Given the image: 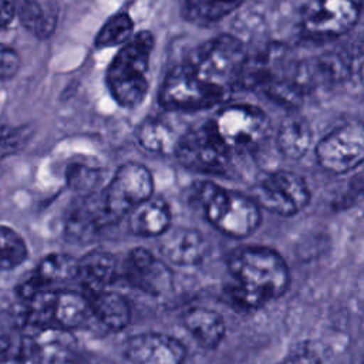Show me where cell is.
<instances>
[{"mask_svg": "<svg viewBox=\"0 0 364 364\" xmlns=\"http://www.w3.org/2000/svg\"><path fill=\"white\" fill-rule=\"evenodd\" d=\"M277 148L289 159L303 158L313 141L311 128L303 118H286L277 131Z\"/></svg>", "mask_w": 364, "mask_h": 364, "instance_id": "obj_23", "label": "cell"}, {"mask_svg": "<svg viewBox=\"0 0 364 364\" xmlns=\"http://www.w3.org/2000/svg\"><path fill=\"white\" fill-rule=\"evenodd\" d=\"M279 364H320V361L313 353L307 350H301V351L291 353Z\"/></svg>", "mask_w": 364, "mask_h": 364, "instance_id": "obj_32", "label": "cell"}, {"mask_svg": "<svg viewBox=\"0 0 364 364\" xmlns=\"http://www.w3.org/2000/svg\"><path fill=\"white\" fill-rule=\"evenodd\" d=\"M107 225H111V222L104 209L101 195H87L70 206L64 230L74 240H87Z\"/></svg>", "mask_w": 364, "mask_h": 364, "instance_id": "obj_18", "label": "cell"}, {"mask_svg": "<svg viewBox=\"0 0 364 364\" xmlns=\"http://www.w3.org/2000/svg\"><path fill=\"white\" fill-rule=\"evenodd\" d=\"M291 63L283 44L273 43L257 50L255 54L247 53L235 87L242 90H262L266 94L272 87L286 78Z\"/></svg>", "mask_w": 364, "mask_h": 364, "instance_id": "obj_13", "label": "cell"}, {"mask_svg": "<svg viewBox=\"0 0 364 364\" xmlns=\"http://www.w3.org/2000/svg\"><path fill=\"white\" fill-rule=\"evenodd\" d=\"M228 90L202 78L188 63L172 68L159 90V104L169 111H199L223 101Z\"/></svg>", "mask_w": 364, "mask_h": 364, "instance_id": "obj_5", "label": "cell"}, {"mask_svg": "<svg viewBox=\"0 0 364 364\" xmlns=\"http://www.w3.org/2000/svg\"><path fill=\"white\" fill-rule=\"evenodd\" d=\"M119 276V264L114 255L94 250L78 260L77 280L85 290V296L105 290Z\"/></svg>", "mask_w": 364, "mask_h": 364, "instance_id": "obj_19", "label": "cell"}, {"mask_svg": "<svg viewBox=\"0 0 364 364\" xmlns=\"http://www.w3.org/2000/svg\"><path fill=\"white\" fill-rule=\"evenodd\" d=\"M28 127L0 125V161L16 155L28 141Z\"/></svg>", "mask_w": 364, "mask_h": 364, "instance_id": "obj_30", "label": "cell"}, {"mask_svg": "<svg viewBox=\"0 0 364 364\" xmlns=\"http://www.w3.org/2000/svg\"><path fill=\"white\" fill-rule=\"evenodd\" d=\"M209 122L232 154L256 149L270 131L267 115L260 108L247 104L228 105Z\"/></svg>", "mask_w": 364, "mask_h": 364, "instance_id": "obj_7", "label": "cell"}, {"mask_svg": "<svg viewBox=\"0 0 364 364\" xmlns=\"http://www.w3.org/2000/svg\"><path fill=\"white\" fill-rule=\"evenodd\" d=\"M173 152L185 168L206 175H228L232 166V152L206 122L189 129L176 139Z\"/></svg>", "mask_w": 364, "mask_h": 364, "instance_id": "obj_8", "label": "cell"}, {"mask_svg": "<svg viewBox=\"0 0 364 364\" xmlns=\"http://www.w3.org/2000/svg\"><path fill=\"white\" fill-rule=\"evenodd\" d=\"M245 0H182V13L196 24L219 21L235 11Z\"/></svg>", "mask_w": 364, "mask_h": 364, "instance_id": "obj_25", "label": "cell"}, {"mask_svg": "<svg viewBox=\"0 0 364 364\" xmlns=\"http://www.w3.org/2000/svg\"><path fill=\"white\" fill-rule=\"evenodd\" d=\"M363 0H309L301 10V28L316 40L336 38L358 21Z\"/></svg>", "mask_w": 364, "mask_h": 364, "instance_id": "obj_10", "label": "cell"}, {"mask_svg": "<svg viewBox=\"0 0 364 364\" xmlns=\"http://www.w3.org/2000/svg\"><path fill=\"white\" fill-rule=\"evenodd\" d=\"M21 67V60L18 53L0 43V81L11 80Z\"/></svg>", "mask_w": 364, "mask_h": 364, "instance_id": "obj_31", "label": "cell"}, {"mask_svg": "<svg viewBox=\"0 0 364 364\" xmlns=\"http://www.w3.org/2000/svg\"><path fill=\"white\" fill-rule=\"evenodd\" d=\"M121 274L129 284L149 294H161L171 287L169 269L144 247L129 250L124 266L119 267Z\"/></svg>", "mask_w": 364, "mask_h": 364, "instance_id": "obj_15", "label": "cell"}, {"mask_svg": "<svg viewBox=\"0 0 364 364\" xmlns=\"http://www.w3.org/2000/svg\"><path fill=\"white\" fill-rule=\"evenodd\" d=\"M316 158L321 168L331 173H346L364 159V129L358 121L347 122L320 139Z\"/></svg>", "mask_w": 364, "mask_h": 364, "instance_id": "obj_12", "label": "cell"}, {"mask_svg": "<svg viewBox=\"0 0 364 364\" xmlns=\"http://www.w3.org/2000/svg\"><path fill=\"white\" fill-rule=\"evenodd\" d=\"M159 252L171 263L193 266L203 260L208 252V242L200 232L191 228H168L159 235Z\"/></svg>", "mask_w": 364, "mask_h": 364, "instance_id": "obj_17", "label": "cell"}, {"mask_svg": "<svg viewBox=\"0 0 364 364\" xmlns=\"http://www.w3.org/2000/svg\"><path fill=\"white\" fill-rule=\"evenodd\" d=\"M233 283L228 287L230 300L242 310H255L286 293L290 273L283 257L270 247L236 249L229 257Z\"/></svg>", "mask_w": 364, "mask_h": 364, "instance_id": "obj_1", "label": "cell"}, {"mask_svg": "<svg viewBox=\"0 0 364 364\" xmlns=\"http://www.w3.org/2000/svg\"><path fill=\"white\" fill-rule=\"evenodd\" d=\"M129 230L138 236H159L171 226V210L162 199H146L129 212Z\"/></svg>", "mask_w": 364, "mask_h": 364, "instance_id": "obj_22", "label": "cell"}, {"mask_svg": "<svg viewBox=\"0 0 364 364\" xmlns=\"http://www.w3.org/2000/svg\"><path fill=\"white\" fill-rule=\"evenodd\" d=\"M67 364H68V363H67Z\"/></svg>", "mask_w": 364, "mask_h": 364, "instance_id": "obj_34", "label": "cell"}, {"mask_svg": "<svg viewBox=\"0 0 364 364\" xmlns=\"http://www.w3.org/2000/svg\"><path fill=\"white\" fill-rule=\"evenodd\" d=\"M28 249L24 237L7 225H0V272L14 270L26 262Z\"/></svg>", "mask_w": 364, "mask_h": 364, "instance_id": "obj_27", "label": "cell"}, {"mask_svg": "<svg viewBox=\"0 0 364 364\" xmlns=\"http://www.w3.org/2000/svg\"><path fill=\"white\" fill-rule=\"evenodd\" d=\"M183 326L203 348H216L226 334L223 317L206 307H192L183 314Z\"/></svg>", "mask_w": 364, "mask_h": 364, "instance_id": "obj_20", "label": "cell"}, {"mask_svg": "<svg viewBox=\"0 0 364 364\" xmlns=\"http://www.w3.org/2000/svg\"><path fill=\"white\" fill-rule=\"evenodd\" d=\"M138 142L151 152L168 154L173 151L176 139L173 138V131L161 119L146 118L136 128Z\"/></svg>", "mask_w": 364, "mask_h": 364, "instance_id": "obj_26", "label": "cell"}, {"mask_svg": "<svg viewBox=\"0 0 364 364\" xmlns=\"http://www.w3.org/2000/svg\"><path fill=\"white\" fill-rule=\"evenodd\" d=\"M124 354L132 364H182L186 351L175 337L162 333H142L125 341Z\"/></svg>", "mask_w": 364, "mask_h": 364, "instance_id": "obj_14", "label": "cell"}, {"mask_svg": "<svg viewBox=\"0 0 364 364\" xmlns=\"http://www.w3.org/2000/svg\"><path fill=\"white\" fill-rule=\"evenodd\" d=\"M154 179L148 168L138 162L122 164L105 186L101 200L111 223L118 222L136 205L149 199Z\"/></svg>", "mask_w": 364, "mask_h": 364, "instance_id": "obj_9", "label": "cell"}, {"mask_svg": "<svg viewBox=\"0 0 364 364\" xmlns=\"http://www.w3.org/2000/svg\"><path fill=\"white\" fill-rule=\"evenodd\" d=\"M134 33V21L127 13H118L109 17L95 36L97 48H109L125 44Z\"/></svg>", "mask_w": 364, "mask_h": 364, "instance_id": "obj_28", "label": "cell"}, {"mask_svg": "<svg viewBox=\"0 0 364 364\" xmlns=\"http://www.w3.org/2000/svg\"><path fill=\"white\" fill-rule=\"evenodd\" d=\"M246 55L247 48L240 38L220 34L198 46L185 63L206 81L228 90L235 85Z\"/></svg>", "mask_w": 364, "mask_h": 364, "instance_id": "obj_6", "label": "cell"}, {"mask_svg": "<svg viewBox=\"0 0 364 364\" xmlns=\"http://www.w3.org/2000/svg\"><path fill=\"white\" fill-rule=\"evenodd\" d=\"M14 9L21 26L37 38L44 40L54 33L57 16L41 0H18Z\"/></svg>", "mask_w": 364, "mask_h": 364, "instance_id": "obj_24", "label": "cell"}, {"mask_svg": "<svg viewBox=\"0 0 364 364\" xmlns=\"http://www.w3.org/2000/svg\"><path fill=\"white\" fill-rule=\"evenodd\" d=\"M16 18L14 3L10 0H0V30L9 27Z\"/></svg>", "mask_w": 364, "mask_h": 364, "instance_id": "obj_33", "label": "cell"}, {"mask_svg": "<svg viewBox=\"0 0 364 364\" xmlns=\"http://www.w3.org/2000/svg\"><path fill=\"white\" fill-rule=\"evenodd\" d=\"M250 198L259 208L282 216H291L310 202V189L300 175L276 171L253 186Z\"/></svg>", "mask_w": 364, "mask_h": 364, "instance_id": "obj_11", "label": "cell"}, {"mask_svg": "<svg viewBox=\"0 0 364 364\" xmlns=\"http://www.w3.org/2000/svg\"><path fill=\"white\" fill-rule=\"evenodd\" d=\"M191 193L209 223L226 236L242 239L260 225V208L250 196L228 191L212 181L192 183Z\"/></svg>", "mask_w": 364, "mask_h": 364, "instance_id": "obj_2", "label": "cell"}, {"mask_svg": "<svg viewBox=\"0 0 364 364\" xmlns=\"http://www.w3.org/2000/svg\"><path fill=\"white\" fill-rule=\"evenodd\" d=\"M101 179V172L85 164H71L65 171L67 185L78 192L90 191L97 186Z\"/></svg>", "mask_w": 364, "mask_h": 364, "instance_id": "obj_29", "label": "cell"}, {"mask_svg": "<svg viewBox=\"0 0 364 364\" xmlns=\"http://www.w3.org/2000/svg\"><path fill=\"white\" fill-rule=\"evenodd\" d=\"M77 273L78 259L64 253H50L44 256L37 267L16 287V293L26 301L43 289L77 279Z\"/></svg>", "mask_w": 364, "mask_h": 364, "instance_id": "obj_16", "label": "cell"}, {"mask_svg": "<svg viewBox=\"0 0 364 364\" xmlns=\"http://www.w3.org/2000/svg\"><path fill=\"white\" fill-rule=\"evenodd\" d=\"M91 314L108 330L121 331L131 321V307L128 300L115 291L101 290L85 296Z\"/></svg>", "mask_w": 364, "mask_h": 364, "instance_id": "obj_21", "label": "cell"}, {"mask_svg": "<svg viewBox=\"0 0 364 364\" xmlns=\"http://www.w3.org/2000/svg\"><path fill=\"white\" fill-rule=\"evenodd\" d=\"M91 314L84 293L43 289L24 301V323L28 327H80Z\"/></svg>", "mask_w": 364, "mask_h": 364, "instance_id": "obj_4", "label": "cell"}, {"mask_svg": "<svg viewBox=\"0 0 364 364\" xmlns=\"http://www.w3.org/2000/svg\"><path fill=\"white\" fill-rule=\"evenodd\" d=\"M155 38L149 31H139L132 36L107 70V85L112 98L124 108H135L145 100L149 81L148 70Z\"/></svg>", "mask_w": 364, "mask_h": 364, "instance_id": "obj_3", "label": "cell"}]
</instances>
